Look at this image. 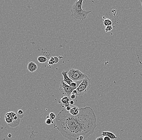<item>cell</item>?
Segmentation results:
<instances>
[{"mask_svg":"<svg viewBox=\"0 0 142 140\" xmlns=\"http://www.w3.org/2000/svg\"><path fill=\"white\" fill-rule=\"evenodd\" d=\"M80 110L79 114L76 116L66 110H62L56 117L58 130L69 140H79L81 136L86 139L93 133L97 126L95 114L91 107Z\"/></svg>","mask_w":142,"mask_h":140,"instance_id":"6da1fadb","label":"cell"},{"mask_svg":"<svg viewBox=\"0 0 142 140\" xmlns=\"http://www.w3.org/2000/svg\"><path fill=\"white\" fill-rule=\"evenodd\" d=\"M83 0L76 1L71 9V16L78 20H84L88 15L91 12V11H86L82 9Z\"/></svg>","mask_w":142,"mask_h":140,"instance_id":"7a4b0ae2","label":"cell"},{"mask_svg":"<svg viewBox=\"0 0 142 140\" xmlns=\"http://www.w3.org/2000/svg\"><path fill=\"white\" fill-rule=\"evenodd\" d=\"M69 77L73 81L77 82L82 80L88 77L86 74L83 73L78 69H71L69 70L67 73Z\"/></svg>","mask_w":142,"mask_h":140,"instance_id":"3957f363","label":"cell"},{"mask_svg":"<svg viewBox=\"0 0 142 140\" xmlns=\"http://www.w3.org/2000/svg\"><path fill=\"white\" fill-rule=\"evenodd\" d=\"M91 86V80L88 78L83 80L77 89V95L82 96L89 90Z\"/></svg>","mask_w":142,"mask_h":140,"instance_id":"277c9868","label":"cell"},{"mask_svg":"<svg viewBox=\"0 0 142 140\" xmlns=\"http://www.w3.org/2000/svg\"><path fill=\"white\" fill-rule=\"evenodd\" d=\"M59 91L62 94L67 96H71L73 90L72 89L70 86L65 83L63 80H62L60 83Z\"/></svg>","mask_w":142,"mask_h":140,"instance_id":"5b68a950","label":"cell"},{"mask_svg":"<svg viewBox=\"0 0 142 140\" xmlns=\"http://www.w3.org/2000/svg\"><path fill=\"white\" fill-rule=\"evenodd\" d=\"M5 119L7 123L9 124L17 120L18 119V117L15 112H10L5 115Z\"/></svg>","mask_w":142,"mask_h":140,"instance_id":"8992f818","label":"cell"},{"mask_svg":"<svg viewBox=\"0 0 142 140\" xmlns=\"http://www.w3.org/2000/svg\"><path fill=\"white\" fill-rule=\"evenodd\" d=\"M27 69L29 72H34L37 71L38 69V65L35 63L33 61H31L28 63L27 65Z\"/></svg>","mask_w":142,"mask_h":140,"instance_id":"52a82bcc","label":"cell"},{"mask_svg":"<svg viewBox=\"0 0 142 140\" xmlns=\"http://www.w3.org/2000/svg\"><path fill=\"white\" fill-rule=\"evenodd\" d=\"M68 72L63 71L61 72V74L63 77V80L64 82H65L67 84H68L69 85H70V84L73 81L69 77V76L67 75Z\"/></svg>","mask_w":142,"mask_h":140,"instance_id":"ba28073f","label":"cell"},{"mask_svg":"<svg viewBox=\"0 0 142 140\" xmlns=\"http://www.w3.org/2000/svg\"><path fill=\"white\" fill-rule=\"evenodd\" d=\"M59 103H61L62 102L63 104V107H67L69 106V99L67 96H62V97L61 98V100H59Z\"/></svg>","mask_w":142,"mask_h":140,"instance_id":"9c48e42d","label":"cell"},{"mask_svg":"<svg viewBox=\"0 0 142 140\" xmlns=\"http://www.w3.org/2000/svg\"><path fill=\"white\" fill-rule=\"evenodd\" d=\"M80 112V108L76 106H73L71 107V110L69 111V112L72 116H76L78 115Z\"/></svg>","mask_w":142,"mask_h":140,"instance_id":"30bf717a","label":"cell"},{"mask_svg":"<svg viewBox=\"0 0 142 140\" xmlns=\"http://www.w3.org/2000/svg\"><path fill=\"white\" fill-rule=\"evenodd\" d=\"M101 135L103 136H108L111 139H117V137L116 136V135L112 133V132H109V131H103L102 132Z\"/></svg>","mask_w":142,"mask_h":140,"instance_id":"8fae6325","label":"cell"},{"mask_svg":"<svg viewBox=\"0 0 142 140\" xmlns=\"http://www.w3.org/2000/svg\"><path fill=\"white\" fill-rule=\"evenodd\" d=\"M59 62V59L57 57H51L48 61V65H53Z\"/></svg>","mask_w":142,"mask_h":140,"instance_id":"7c38bea8","label":"cell"},{"mask_svg":"<svg viewBox=\"0 0 142 140\" xmlns=\"http://www.w3.org/2000/svg\"><path fill=\"white\" fill-rule=\"evenodd\" d=\"M82 81V80L77 82L73 81L70 84L69 86H71V87L72 88V89L73 90H76L77 89L79 86L80 85V84L81 83Z\"/></svg>","mask_w":142,"mask_h":140,"instance_id":"4fadbf2b","label":"cell"},{"mask_svg":"<svg viewBox=\"0 0 142 140\" xmlns=\"http://www.w3.org/2000/svg\"><path fill=\"white\" fill-rule=\"evenodd\" d=\"M37 60L39 63H46L48 61V59H47V57L43 56H39L38 57Z\"/></svg>","mask_w":142,"mask_h":140,"instance_id":"5bb4252c","label":"cell"},{"mask_svg":"<svg viewBox=\"0 0 142 140\" xmlns=\"http://www.w3.org/2000/svg\"><path fill=\"white\" fill-rule=\"evenodd\" d=\"M112 21L109 19H105L103 21V24L106 27L112 25Z\"/></svg>","mask_w":142,"mask_h":140,"instance_id":"9a60e30c","label":"cell"},{"mask_svg":"<svg viewBox=\"0 0 142 140\" xmlns=\"http://www.w3.org/2000/svg\"><path fill=\"white\" fill-rule=\"evenodd\" d=\"M45 123L47 125H50L51 124H53V120L50 118V117L48 116L47 117V119L45 121Z\"/></svg>","mask_w":142,"mask_h":140,"instance_id":"2e32d148","label":"cell"},{"mask_svg":"<svg viewBox=\"0 0 142 140\" xmlns=\"http://www.w3.org/2000/svg\"><path fill=\"white\" fill-rule=\"evenodd\" d=\"M113 28H114V27H112V25L106 27L105 28V31L106 32H108L109 31H111L113 29Z\"/></svg>","mask_w":142,"mask_h":140,"instance_id":"e0dca14e","label":"cell"},{"mask_svg":"<svg viewBox=\"0 0 142 140\" xmlns=\"http://www.w3.org/2000/svg\"><path fill=\"white\" fill-rule=\"evenodd\" d=\"M49 117L51 120H53L56 118V116L53 113H51L49 114Z\"/></svg>","mask_w":142,"mask_h":140,"instance_id":"ac0fdd59","label":"cell"},{"mask_svg":"<svg viewBox=\"0 0 142 140\" xmlns=\"http://www.w3.org/2000/svg\"><path fill=\"white\" fill-rule=\"evenodd\" d=\"M70 97L72 99H74L75 98H76V94H72L70 96Z\"/></svg>","mask_w":142,"mask_h":140,"instance_id":"d6986e66","label":"cell"},{"mask_svg":"<svg viewBox=\"0 0 142 140\" xmlns=\"http://www.w3.org/2000/svg\"><path fill=\"white\" fill-rule=\"evenodd\" d=\"M103 140H111V138L108 136H104Z\"/></svg>","mask_w":142,"mask_h":140,"instance_id":"ffe728a7","label":"cell"},{"mask_svg":"<svg viewBox=\"0 0 142 140\" xmlns=\"http://www.w3.org/2000/svg\"><path fill=\"white\" fill-rule=\"evenodd\" d=\"M18 114L19 115H22V114H23V112L21 110H19L18 111Z\"/></svg>","mask_w":142,"mask_h":140,"instance_id":"44dd1931","label":"cell"},{"mask_svg":"<svg viewBox=\"0 0 142 140\" xmlns=\"http://www.w3.org/2000/svg\"><path fill=\"white\" fill-rule=\"evenodd\" d=\"M77 94V91L76 90H73V91H72V94H76H76Z\"/></svg>","mask_w":142,"mask_h":140,"instance_id":"7402d4cb","label":"cell"},{"mask_svg":"<svg viewBox=\"0 0 142 140\" xmlns=\"http://www.w3.org/2000/svg\"><path fill=\"white\" fill-rule=\"evenodd\" d=\"M96 140H103V138H102V137H101V136H100V137L96 138Z\"/></svg>","mask_w":142,"mask_h":140,"instance_id":"603a6c76","label":"cell"},{"mask_svg":"<svg viewBox=\"0 0 142 140\" xmlns=\"http://www.w3.org/2000/svg\"><path fill=\"white\" fill-rule=\"evenodd\" d=\"M71 107H70V106H68V107H66V110L67 111H70V110H71Z\"/></svg>","mask_w":142,"mask_h":140,"instance_id":"cb8c5ba5","label":"cell"},{"mask_svg":"<svg viewBox=\"0 0 142 140\" xmlns=\"http://www.w3.org/2000/svg\"><path fill=\"white\" fill-rule=\"evenodd\" d=\"M69 103L70 104H74V102L73 100H70L69 101Z\"/></svg>","mask_w":142,"mask_h":140,"instance_id":"d4e9b609","label":"cell"},{"mask_svg":"<svg viewBox=\"0 0 142 140\" xmlns=\"http://www.w3.org/2000/svg\"><path fill=\"white\" fill-rule=\"evenodd\" d=\"M140 2L141 3V5H142V0H140Z\"/></svg>","mask_w":142,"mask_h":140,"instance_id":"484cf974","label":"cell"}]
</instances>
